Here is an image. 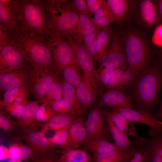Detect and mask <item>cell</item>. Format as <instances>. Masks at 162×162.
I'll return each instance as SVG.
<instances>
[{"label":"cell","instance_id":"cell-28","mask_svg":"<svg viewBox=\"0 0 162 162\" xmlns=\"http://www.w3.org/2000/svg\"><path fill=\"white\" fill-rule=\"evenodd\" d=\"M113 34L112 29L110 26L101 30L98 38L94 61L99 63L108 48Z\"/></svg>","mask_w":162,"mask_h":162},{"label":"cell","instance_id":"cell-18","mask_svg":"<svg viewBox=\"0 0 162 162\" xmlns=\"http://www.w3.org/2000/svg\"><path fill=\"white\" fill-rule=\"evenodd\" d=\"M76 89L78 100L84 112L92 107L97 91L84 73L81 81Z\"/></svg>","mask_w":162,"mask_h":162},{"label":"cell","instance_id":"cell-24","mask_svg":"<svg viewBox=\"0 0 162 162\" xmlns=\"http://www.w3.org/2000/svg\"><path fill=\"white\" fill-rule=\"evenodd\" d=\"M83 145L94 154H101L121 149L114 142H110L103 138H96L85 142Z\"/></svg>","mask_w":162,"mask_h":162},{"label":"cell","instance_id":"cell-46","mask_svg":"<svg viewBox=\"0 0 162 162\" xmlns=\"http://www.w3.org/2000/svg\"><path fill=\"white\" fill-rule=\"evenodd\" d=\"M8 149L11 159L16 160H21L20 152L18 143L11 145Z\"/></svg>","mask_w":162,"mask_h":162},{"label":"cell","instance_id":"cell-6","mask_svg":"<svg viewBox=\"0 0 162 162\" xmlns=\"http://www.w3.org/2000/svg\"><path fill=\"white\" fill-rule=\"evenodd\" d=\"M50 41L52 44V68L59 74L64 68L76 62L74 52L69 38L62 34L52 31Z\"/></svg>","mask_w":162,"mask_h":162},{"label":"cell","instance_id":"cell-40","mask_svg":"<svg viewBox=\"0 0 162 162\" xmlns=\"http://www.w3.org/2000/svg\"><path fill=\"white\" fill-rule=\"evenodd\" d=\"M139 74L128 66L122 74L116 89H119L124 86L130 83L133 81L136 80Z\"/></svg>","mask_w":162,"mask_h":162},{"label":"cell","instance_id":"cell-9","mask_svg":"<svg viewBox=\"0 0 162 162\" xmlns=\"http://www.w3.org/2000/svg\"><path fill=\"white\" fill-rule=\"evenodd\" d=\"M33 68L31 65L0 74V89L3 93L22 86L30 88L31 75Z\"/></svg>","mask_w":162,"mask_h":162},{"label":"cell","instance_id":"cell-38","mask_svg":"<svg viewBox=\"0 0 162 162\" xmlns=\"http://www.w3.org/2000/svg\"><path fill=\"white\" fill-rule=\"evenodd\" d=\"M50 107L52 116L56 114H69L78 116L63 97L54 102Z\"/></svg>","mask_w":162,"mask_h":162},{"label":"cell","instance_id":"cell-17","mask_svg":"<svg viewBox=\"0 0 162 162\" xmlns=\"http://www.w3.org/2000/svg\"><path fill=\"white\" fill-rule=\"evenodd\" d=\"M86 137L85 120L80 116L70 125L68 140L60 148L64 149L78 148L83 144Z\"/></svg>","mask_w":162,"mask_h":162},{"label":"cell","instance_id":"cell-37","mask_svg":"<svg viewBox=\"0 0 162 162\" xmlns=\"http://www.w3.org/2000/svg\"><path fill=\"white\" fill-rule=\"evenodd\" d=\"M101 30V29H96L93 32L86 36L83 40L84 45L94 61L96 55L98 38Z\"/></svg>","mask_w":162,"mask_h":162},{"label":"cell","instance_id":"cell-14","mask_svg":"<svg viewBox=\"0 0 162 162\" xmlns=\"http://www.w3.org/2000/svg\"><path fill=\"white\" fill-rule=\"evenodd\" d=\"M100 104L116 109H133L134 105L128 97L116 89H108L99 97Z\"/></svg>","mask_w":162,"mask_h":162},{"label":"cell","instance_id":"cell-52","mask_svg":"<svg viewBox=\"0 0 162 162\" xmlns=\"http://www.w3.org/2000/svg\"><path fill=\"white\" fill-rule=\"evenodd\" d=\"M154 116L162 122V99L158 111Z\"/></svg>","mask_w":162,"mask_h":162},{"label":"cell","instance_id":"cell-20","mask_svg":"<svg viewBox=\"0 0 162 162\" xmlns=\"http://www.w3.org/2000/svg\"><path fill=\"white\" fill-rule=\"evenodd\" d=\"M98 28L93 19L86 11L80 13L77 23L68 37L78 43H82L85 38Z\"/></svg>","mask_w":162,"mask_h":162},{"label":"cell","instance_id":"cell-51","mask_svg":"<svg viewBox=\"0 0 162 162\" xmlns=\"http://www.w3.org/2000/svg\"><path fill=\"white\" fill-rule=\"evenodd\" d=\"M157 7L158 13V26L162 23V0L157 1Z\"/></svg>","mask_w":162,"mask_h":162},{"label":"cell","instance_id":"cell-36","mask_svg":"<svg viewBox=\"0 0 162 162\" xmlns=\"http://www.w3.org/2000/svg\"><path fill=\"white\" fill-rule=\"evenodd\" d=\"M128 149H119L101 154H94L92 162H122Z\"/></svg>","mask_w":162,"mask_h":162},{"label":"cell","instance_id":"cell-10","mask_svg":"<svg viewBox=\"0 0 162 162\" xmlns=\"http://www.w3.org/2000/svg\"><path fill=\"white\" fill-rule=\"evenodd\" d=\"M56 73L52 68L48 70L36 71L33 68L31 73L30 88L39 102L42 104L51 86Z\"/></svg>","mask_w":162,"mask_h":162},{"label":"cell","instance_id":"cell-3","mask_svg":"<svg viewBox=\"0 0 162 162\" xmlns=\"http://www.w3.org/2000/svg\"><path fill=\"white\" fill-rule=\"evenodd\" d=\"M44 2L52 31L68 36L75 26L80 14L73 6L72 1L46 0Z\"/></svg>","mask_w":162,"mask_h":162},{"label":"cell","instance_id":"cell-45","mask_svg":"<svg viewBox=\"0 0 162 162\" xmlns=\"http://www.w3.org/2000/svg\"><path fill=\"white\" fill-rule=\"evenodd\" d=\"M152 41L154 45L162 46V23L156 27L152 38Z\"/></svg>","mask_w":162,"mask_h":162},{"label":"cell","instance_id":"cell-47","mask_svg":"<svg viewBox=\"0 0 162 162\" xmlns=\"http://www.w3.org/2000/svg\"><path fill=\"white\" fill-rule=\"evenodd\" d=\"M18 144L20 152L21 160L28 158L32 156L34 152L29 146L20 143Z\"/></svg>","mask_w":162,"mask_h":162},{"label":"cell","instance_id":"cell-55","mask_svg":"<svg viewBox=\"0 0 162 162\" xmlns=\"http://www.w3.org/2000/svg\"><path fill=\"white\" fill-rule=\"evenodd\" d=\"M6 162H21L20 160H16L11 159Z\"/></svg>","mask_w":162,"mask_h":162},{"label":"cell","instance_id":"cell-15","mask_svg":"<svg viewBox=\"0 0 162 162\" xmlns=\"http://www.w3.org/2000/svg\"><path fill=\"white\" fill-rule=\"evenodd\" d=\"M43 130L36 131L31 129L24 130L22 137L34 152L44 153L52 150L53 146L45 136Z\"/></svg>","mask_w":162,"mask_h":162},{"label":"cell","instance_id":"cell-42","mask_svg":"<svg viewBox=\"0 0 162 162\" xmlns=\"http://www.w3.org/2000/svg\"><path fill=\"white\" fill-rule=\"evenodd\" d=\"M52 116L51 107L41 104L38 109L35 120L37 122L46 124Z\"/></svg>","mask_w":162,"mask_h":162},{"label":"cell","instance_id":"cell-21","mask_svg":"<svg viewBox=\"0 0 162 162\" xmlns=\"http://www.w3.org/2000/svg\"><path fill=\"white\" fill-rule=\"evenodd\" d=\"M139 6L140 19L142 23L149 28L157 26L158 20L157 1L141 0Z\"/></svg>","mask_w":162,"mask_h":162},{"label":"cell","instance_id":"cell-8","mask_svg":"<svg viewBox=\"0 0 162 162\" xmlns=\"http://www.w3.org/2000/svg\"><path fill=\"white\" fill-rule=\"evenodd\" d=\"M104 115L99 105L91 108L85 120L87 137L85 142L98 138L108 141L111 137Z\"/></svg>","mask_w":162,"mask_h":162},{"label":"cell","instance_id":"cell-32","mask_svg":"<svg viewBox=\"0 0 162 162\" xmlns=\"http://www.w3.org/2000/svg\"><path fill=\"white\" fill-rule=\"evenodd\" d=\"M93 21L98 28L101 29L109 26L114 23V19L111 10L104 0L100 9L94 14Z\"/></svg>","mask_w":162,"mask_h":162},{"label":"cell","instance_id":"cell-43","mask_svg":"<svg viewBox=\"0 0 162 162\" xmlns=\"http://www.w3.org/2000/svg\"><path fill=\"white\" fill-rule=\"evenodd\" d=\"M115 69L110 67H100L98 70H96V77L99 82L105 86L109 81Z\"/></svg>","mask_w":162,"mask_h":162},{"label":"cell","instance_id":"cell-13","mask_svg":"<svg viewBox=\"0 0 162 162\" xmlns=\"http://www.w3.org/2000/svg\"><path fill=\"white\" fill-rule=\"evenodd\" d=\"M70 39L74 52L76 62L97 91L100 82L96 77L93 60L88 52L82 42H76Z\"/></svg>","mask_w":162,"mask_h":162},{"label":"cell","instance_id":"cell-41","mask_svg":"<svg viewBox=\"0 0 162 162\" xmlns=\"http://www.w3.org/2000/svg\"><path fill=\"white\" fill-rule=\"evenodd\" d=\"M128 65L125 64L114 69L107 83L104 86L108 89H116L123 72Z\"/></svg>","mask_w":162,"mask_h":162},{"label":"cell","instance_id":"cell-16","mask_svg":"<svg viewBox=\"0 0 162 162\" xmlns=\"http://www.w3.org/2000/svg\"><path fill=\"white\" fill-rule=\"evenodd\" d=\"M0 26L9 32L11 36L16 33L14 0H0Z\"/></svg>","mask_w":162,"mask_h":162},{"label":"cell","instance_id":"cell-25","mask_svg":"<svg viewBox=\"0 0 162 162\" xmlns=\"http://www.w3.org/2000/svg\"><path fill=\"white\" fill-rule=\"evenodd\" d=\"M30 92V88L26 86L16 88L6 92L0 101V109L5 105L14 102L21 103L28 100V96Z\"/></svg>","mask_w":162,"mask_h":162},{"label":"cell","instance_id":"cell-30","mask_svg":"<svg viewBox=\"0 0 162 162\" xmlns=\"http://www.w3.org/2000/svg\"><path fill=\"white\" fill-rule=\"evenodd\" d=\"M82 71L76 62L72 63L64 68L60 74L65 81L76 88L82 79Z\"/></svg>","mask_w":162,"mask_h":162},{"label":"cell","instance_id":"cell-19","mask_svg":"<svg viewBox=\"0 0 162 162\" xmlns=\"http://www.w3.org/2000/svg\"><path fill=\"white\" fill-rule=\"evenodd\" d=\"M103 112L108 116L116 126L127 136L134 137L135 140L141 144H145L146 139L139 135L136 132L133 122L128 119L116 109L112 108Z\"/></svg>","mask_w":162,"mask_h":162},{"label":"cell","instance_id":"cell-39","mask_svg":"<svg viewBox=\"0 0 162 162\" xmlns=\"http://www.w3.org/2000/svg\"><path fill=\"white\" fill-rule=\"evenodd\" d=\"M70 125L56 131L52 136L48 138L53 146H55L60 148L65 144L68 138Z\"/></svg>","mask_w":162,"mask_h":162},{"label":"cell","instance_id":"cell-48","mask_svg":"<svg viewBox=\"0 0 162 162\" xmlns=\"http://www.w3.org/2000/svg\"><path fill=\"white\" fill-rule=\"evenodd\" d=\"M14 122L11 119L10 116L8 114L3 122L0 124V129L4 132L9 131L13 128Z\"/></svg>","mask_w":162,"mask_h":162},{"label":"cell","instance_id":"cell-26","mask_svg":"<svg viewBox=\"0 0 162 162\" xmlns=\"http://www.w3.org/2000/svg\"><path fill=\"white\" fill-rule=\"evenodd\" d=\"M104 114L109 131L114 142L121 149H125L130 148L132 146L133 141L130 140L128 136L116 126L108 116Z\"/></svg>","mask_w":162,"mask_h":162},{"label":"cell","instance_id":"cell-29","mask_svg":"<svg viewBox=\"0 0 162 162\" xmlns=\"http://www.w3.org/2000/svg\"><path fill=\"white\" fill-rule=\"evenodd\" d=\"M38 102L37 100L29 101L26 105L20 119L17 121L23 130L28 129L30 127L31 128L35 124L34 122L39 107Z\"/></svg>","mask_w":162,"mask_h":162},{"label":"cell","instance_id":"cell-53","mask_svg":"<svg viewBox=\"0 0 162 162\" xmlns=\"http://www.w3.org/2000/svg\"><path fill=\"white\" fill-rule=\"evenodd\" d=\"M36 162H55L53 160L50 158H43L37 161Z\"/></svg>","mask_w":162,"mask_h":162},{"label":"cell","instance_id":"cell-5","mask_svg":"<svg viewBox=\"0 0 162 162\" xmlns=\"http://www.w3.org/2000/svg\"><path fill=\"white\" fill-rule=\"evenodd\" d=\"M124 51L128 66L140 74L145 68L149 56L147 44L135 32H127L124 39Z\"/></svg>","mask_w":162,"mask_h":162},{"label":"cell","instance_id":"cell-2","mask_svg":"<svg viewBox=\"0 0 162 162\" xmlns=\"http://www.w3.org/2000/svg\"><path fill=\"white\" fill-rule=\"evenodd\" d=\"M134 97L138 109L152 113L162 86V73L156 65L145 68L136 80Z\"/></svg>","mask_w":162,"mask_h":162},{"label":"cell","instance_id":"cell-33","mask_svg":"<svg viewBox=\"0 0 162 162\" xmlns=\"http://www.w3.org/2000/svg\"><path fill=\"white\" fill-rule=\"evenodd\" d=\"M56 73L55 79L41 104L49 107L63 97L61 79L59 74Z\"/></svg>","mask_w":162,"mask_h":162},{"label":"cell","instance_id":"cell-54","mask_svg":"<svg viewBox=\"0 0 162 162\" xmlns=\"http://www.w3.org/2000/svg\"><path fill=\"white\" fill-rule=\"evenodd\" d=\"M56 162H64L63 158L62 156Z\"/></svg>","mask_w":162,"mask_h":162},{"label":"cell","instance_id":"cell-44","mask_svg":"<svg viewBox=\"0 0 162 162\" xmlns=\"http://www.w3.org/2000/svg\"><path fill=\"white\" fill-rule=\"evenodd\" d=\"M104 0H87L86 11L90 16L94 14L100 9Z\"/></svg>","mask_w":162,"mask_h":162},{"label":"cell","instance_id":"cell-1","mask_svg":"<svg viewBox=\"0 0 162 162\" xmlns=\"http://www.w3.org/2000/svg\"><path fill=\"white\" fill-rule=\"evenodd\" d=\"M17 30L20 36L42 41L50 40L52 31L44 0H14Z\"/></svg>","mask_w":162,"mask_h":162},{"label":"cell","instance_id":"cell-31","mask_svg":"<svg viewBox=\"0 0 162 162\" xmlns=\"http://www.w3.org/2000/svg\"><path fill=\"white\" fill-rule=\"evenodd\" d=\"M122 162H147V155L144 144L137 141H133Z\"/></svg>","mask_w":162,"mask_h":162},{"label":"cell","instance_id":"cell-34","mask_svg":"<svg viewBox=\"0 0 162 162\" xmlns=\"http://www.w3.org/2000/svg\"><path fill=\"white\" fill-rule=\"evenodd\" d=\"M78 116L69 114H59L52 116L46 123V130L55 131L70 125Z\"/></svg>","mask_w":162,"mask_h":162},{"label":"cell","instance_id":"cell-11","mask_svg":"<svg viewBox=\"0 0 162 162\" xmlns=\"http://www.w3.org/2000/svg\"><path fill=\"white\" fill-rule=\"evenodd\" d=\"M126 58L122 40L113 34L108 48L99 63L101 67L116 68L126 64Z\"/></svg>","mask_w":162,"mask_h":162},{"label":"cell","instance_id":"cell-49","mask_svg":"<svg viewBox=\"0 0 162 162\" xmlns=\"http://www.w3.org/2000/svg\"><path fill=\"white\" fill-rule=\"evenodd\" d=\"M73 6L79 13L86 11L87 6L86 0H74L72 1Z\"/></svg>","mask_w":162,"mask_h":162},{"label":"cell","instance_id":"cell-7","mask_svg":"<svg viewBox=\"0 0 162 162\" xmlns=\"http://www.w3.org/2000/svg\"><path fill=\"white\" fill-rule=\"evenodd\" d=\"M30 65L21 47L11 37L0 47V74Z\"/></svg>","mask_w":162,"mask_h":162},{"label":"cell","instance_id":"cell-23","mask_svg":"<svg viewBox=\"0 0 162 162\" xmlns=\"http://www.w3.org/2000/svg\"><path fill=\"white\" fill-rule=\"evenodd\" d=\"M147 162H162V133L146 139Z\"/></svg>","mask_w":162,"mask_h":162},{"label":"cell","instance_id":"cell-22","mask_svg":"<svg viewBox=\"0 0 162 162\" xmlns=\"http://www.w3.org/2000/svg\"><path fill=\"white\" fill-rule=\"evenodd\" d=\"M107 3L118 26L127 18L132 8L133 1L129 0H107Z\"/></svg>","mask_w":162,"mask_h":162},{"label":"cell","instance_id":"cell-35","mask_svg":"<svg viewBox=\"0 0 162 162\" xmlns=\"http://www.w3.org/2000/svg\"><path fill=\"white\" fill-rule=\"evenodd\" d=\"M64 162H92V159L84 149L76 148L64 149L62 156Z\"/></svg>","mask_w":162,"mask_h":162},{"label":"cell","instance_id":"cell-4","mask_svg":"<svg viewBox=\"0 0 162 162\" xmlns=\"http://www.w3.org/2000/svg\"><path fill=\"white\" fill-rule=\"evenodd\" d=\"M12 38L20 45L34 70L43 71L52 68V44L50 40L42 41L20 36Z\"/></svg>","mask_w":162,"mask_h":162},{"label":"cell","instance_id":"cell-12","mask_svg":"<svg viewBox=\"0 0 162 162\" xmlns=\"http://www.w3.org/2000/svg\"><path fill=\"white\" fill-rule=\"evenodd\" d=\"M116 110L132 122L141 123L149 127L150 129L148 131V134L151 136L162 133V122L152 113L138 109H118Z\"/></svg>","mask_w":162,"mask_h":162},{"label":"cell","instance_id":"cell-50","mask_svg":"<svg viewBox=\"0 0 162 162\" xmlns=\"http://www.w3.org/2000/svg\"><path fill=\"white\" fill-rule=\"evenodd\" d=\"M10 158L8 148L2 144L0 146V159L1 161Z\"/></svg>","mask_w":162,"mask_h":162},{"label":"cell","instance_id":"cell-27","mask_svg":"<svg viewBox=\"0 0 162 162\" xmlns=\"http://www.w3.org/2000/svg\"><path fill=\"white\" fill-rule=\"evenodd\" d=\"M62 87L63 98L68 103L79 117L84 112L78 100L75 87L61 79Z\"/></svg>","mask_w":162,"mask_h":162}]
</instances>
